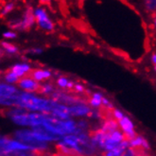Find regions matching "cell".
Segmentation results:
<instances>
[{
    "instance_id": "cell-30",
    "label": "cell",
    "mask_w": 156,
    "mask_h": 156,
    "mask_svg": "<svg viewBox=\"0 0 156 156\" xmlns=\"http://www.w3.org/2000/svg\"><path fill=\"white\" fill-rule=\"evenodd\" d=\"M153 26H154V27L156 29V14H155L154 17H153Z\"/></svg>"
},
{
    "instance_id": "cell-6",
    "label": "cell",
    "mask_w": 156,
    "mask_h": 156,
    "mask_svg": "<svg viewBox=\"0 0 156 156\" xmlns=\"http://www.w3.org/2000/svg\"><path fill=\"white\" fill-rule=\"evenodd\" d=\"M19 94H20V91L11 84L6 83V82L5 83L2 82V83L0 84V98H6L10 96L19 95Z\"/></svg>"
},
{
    "instance_id": "cell-5",
    "label": "cell",
    "mask_w": 156,
    "mask_h": 156,
    "mask_svg": "<svg viewBox=\"0 0 156 156\" xmlns=\"http://www.w3.org/2000/svg\"><path fill=\"white\" fill-rule=\"evenodd\" d=\"M91 113V110L88 106H86L84 103H80L73 105L69 107V115L74 116H84L89 115Z\"/></svg>"
},
{
    "instance_id": "cell-2",
    "label": "cell",
    "mask_w": 156,
    "mask_h": 156,
    "mask_svg": "<svg viewBox=\"0 0 156 156\" xmlns=\"http://www.w3.org/2000/svg\"><path fill=\"white\" fill-rule=\"evenodd\" d=\"M34 16L36 19V24L44 31L50 32L54 30V23L48 17V14L43 7H38L34 9Z\"/></svg>"
},
{
    "instance_id": "cell-29",
    "label": "cell",
    "mask_w": 156,
    "mask_h": 156,
    "mask_svg": "<svg viewBox=\"0 0 156 156\" xmlns=\"http://www.w3.org/2000/svg\"><path fill=\"white\" fill-rule=\"evenodd\" d=\"M40 3L41 4H49L50 1L49 0H40Z\"/></svg>"
},
{
    "instance_id": "cell-33",
    "label": "cell",
    "mask_w": 156,
    "mask_h": 156,
    "mask_svg": "<svg viewBox=\"0 0 156 156\" xmlns=\"http://www.w3.org/2000/svg\"><path fill=\"white\" fill-rule=\"evenodd\" d=\"M144 156H150V155H144Z\"/></svg>"
},
{
    "instance_id": "cell-26",
    "label": "cell",
    "mask_w": 156,
    "mask_h": 156,
    "mask_svg": "<svg viewBox=\"0 0 156 156\" xmlns=\"http://www.w3.org/2000/svg\"><path fill=\"white\" fill-rule=\"evenodd\" d=\"M142 148H143L144 150H147V151H149V150L151 149V146H150L149 142L147 141L146 139H144V142H143V145H142Z\"/></svg>"
},
{
    "instance_id": "cell-3",
    "label": "cell",
    "mask_w": 156,
    "mask_h": 156,
    "mask_svg": "<svg viewBox=\"0 0 156 156\" xmlns=\"http://www.w3.org/2000/svg\"><path fill=\"white\" fill-rule=\"evenodd\" d=\"M17 86L20 89L29 92V93H33V92H39L41 85H39L38 81H36L30 77H24L21 78L20 80L17 82Z\"/></svg>"
},
{
    "instance_id": "cell-23",
    "label": "cell",
    "mask_w": 156,
    "mask_h": 156,
    "mask_svg": "<svg viewBox=\"0 0 156 156\" xmlns=\"http://www.w3.org/2000/svg\"><path fill=\"white\" fill-rule=\"evenodd\" d=\"M27 53H31V54H41L43 52V49L42 48H30L29 50H27Z\"/></svg>"
},
{
    "instance_id": "cell-14",
    "label": "cell",
    "mask_w": 156,
    "mask_h": 156,
    "mask_svg": "<svg viewBox=\"0 0 156 156\" xmlns=\"http://www.w3.org/2000/svg\"><path fill=\"white\" fill-rule=\"evenodd\" d=\"M50 114L52 116H54L57 119H60V120H68L69 116H70L69 114L63 112V111H61V110H58V109H53L50 112Z\"/></svg>"
},
{
    "instance_id": "cell-1",
    "label": "cell",
    "mask_w": 156,
    "mask_h": 156,
    "mask_svg": "<svg viewBox=\"0 0 156 156\" xmlns=\"http://www.w3.org/2000/svg\"><path fill=\"white\" fill-rule=\"evenodd\" d=\"M14 137L16 140L20 141L26 145L30 146L34 151H39V150H44L47 148V144L44 142H40L36 140L31 133V130H20L17 131L14 133Z\"/></svg>"
},
{
    "instance_id": "cell-22",
    "label": "cell",
    "mask_w": 156,
    "mask_h": 156,
    "mask_svg": "<svg viewBox=\"0 0 156 156\" xmlns=\"http://www.w3.org/2000/svg\"><path fill=\"white\" fill-rule=\"evenodd\" d=\"M89 103L92 107H94V108H98L102 105V101L101 100H98V99H95L92 98L90 100H89Z\"/></svg>"
},
{
    "instance_id": "cell-7",
    "label": "cell",
    "mask_w": 156,
    "mask_h": 156,
    "mask_svg": "<svg viewBox=\"0 0 156 156\" xmlns=\"http://www.w3.org/2000/svg\"><path fill=\"white\" fill-rule=\"evenodd\" d=\"M29 77L32 78L36 81H41L44 80L49 79L51 77V72L49 70H44V69H34L30 71Z\"/></svg>"
},
{
    "instance_id": "cell-19",
    "label": "cell",
    "mask_w": 156,
    "mask_h": 156,
    "mask_svg": "<svg viewBox=\"0 0 156 156\" xmlns=\"http://www.w3.org/2000/svg\"><path fill=\"white\" fill-rule=\"evenodd\" d=\"M113 116L115 117V119L116 121H119V120H121V119L125 116L123 115V113L120 111V110H118V109H114L113 110Z\"/></svg>"
},
{
    "instance_id": "cell-13",
    "label": "cell",
    "mask_w": 156,
    "mask_h": 156,
    "mask_svg": "<svg viewBox=\"0 0 156 156\" xmlns=\"http://www.w3.org/2000/svg\"><path fill=\"white\" fill-rule=\"evenodd\" d=\"M143 6L147 12H156V0H143Z\"/></svg>"
},
{
    "instance_id": "cell-15",
    "label": "cell",
    "mask_w": 156,
    "mask_h": 156,
    "mask_svg": "<svg viewBox=\"0 0 156 156\" xmlns=\"http://www.w3.org/2000/svg\"><path fill=\"white\" fill-rule=\"evenodd\" d=\"M144 139L145 138L143 136L137 135L136 137H134L133 139L130 140V148H133V149H140V148H142Z\"/></svg>"
},
{
    "instance_id": "cell-9",
    "label": "cell",
    "mask_w": 156,
    "mask_h": 156,
    "mask_svg": "<svg viewBox=\"0 0 156 156\" xmlns=\"http://www.w3.org/2000/svg\"><path fill=\"white\" fill-rule=\"evenodd\" d=\"M118 125H119L118 121L114 120V119H108V120L103 124L102 128L100 130L103 131L106 133H112L114 131H116L117 128L119 127Z\"/></svg>"
},
{
    "instance_id": "cell-32",
    "label": "cell",
    "mask_w": 156,
    "mask_h": 156,
    "mask_svg": "<svg viewBox=\"0 0 156 156\" xmlns=\"http://www.w3.org/2000/svg\"><path fill=\"white\" fill-rule=\"evenodd\" d=\"M57 156H63V155H57Z\"/></svg>"
},
{
    "instance_id": "cell-4",
    "label": "cell",
    "mask_w": 156,
    "mask_h": 156,
    "mask_svg": "<svg viewBox=\"0 0 156 156\" xmlns=\"http://www.w3.org/2000/svg\"><path fill=\"white\" fill-rule=\"evenodd\" d=\"M34 9L31 7H27L21 18V30H29L35 25L36 19L34 16Z\"/></svg>"
},
{
    "instance_id": "cell-10",
    "label": "cell",
    "mask_w": 156,
    "mask_h": 156,
    "mask_svg": "<svg viewBox=\"0 0 156 156\" xmlns=\"http://www.w3.org/2000/svg\"><path fill=\"white\" fill-rule=\"evenodd\" d=\"M118 124H119V127L121 128V130L123 131V133L133 130V128H134L133 123L132 122V120L128 116H124L121 120L118 121Z\"/></svg>"
},
{
    "instance_id": "cell-18",
    "label": "cell",
    "mask_w": 156,
    "mask_h": 156,
    "mask_svg": "<svg viewBox=\"0 0 156 156\" xmlns=\"http://www.w3.org/2000/svg\"><path fill=\"white\" fill-rule=\"evenodd\" d=\"M52 92H53V86L51 84H44L41 85L38 93L44 95H50V93H52Z\"/></svg>"
},
{
    "instance_id": "cell-16",
    "label": "cell",
    "mask_w": 156,
    "mask_h": 156,
    "mask_svg": "<svg viewBox=\"0 0 156 156\" xmlns=\"http://www.w3.org/2000/svg\"><path fill=\"white\" fill-rule=\"evenodd\" d=\"M14 7H15V3L12 2V1L6 3L3 6L2 10H1V17H4L5 15H7V14H9L10 12H12L14 10Z\"/></svg>"
},
{
    "instance_id": "cell-28",
    "label": "cell",
    "mask_w": 156,
    "mask_h": 156,
    "mask_svg": "<svg viewBox=\"0 0 156 156\" xmlns=\"http://www.w3.org/2000/svg\"><path fill=\"white\" fill-rule=\"evenodd\" d=\"M73 87H75V85L73 84V82H72V81H69V82H68V85H67V88H68V89H72Z\"/></svg>"
},
{
    "instance_id": "cell-20",
    "label": "cell",
    "mask_w": 156,
    "mask_h": 156,
    "mask_svg": "<svg viewBox=\"0 0 156 156\" xmlns=\"http://www.w3.org/2000/svg\"><path fill=\"white\" fill-rule=\"evenodd\" d=\"M69 80L66 78H59L57 80V84L62 88H67Z\"/></svg>"
},
{
    "instance_id": "cell-8",
    "label": "cell",
    "mask_w": 156,
    "mask_h": 156,
    "mask_svg": "<svg viewBox=\"0 0 156 156\" xmlns=\"http://www.w3.org/2000/svg\"><path fill=\"white\" fill-rule=\"evenodd\" d=\"M10 69L12 72H14L20 79L24 78L27 74H30V71H31L30 66L27 65V63H17V65L13 66Z\"/></svg>"
},
{
    "instance_id": "cell-24",
    "label": "cell",
    "mask_w": 156,
    "mask_h": 156,
    "mask_svg": "<svg viewBox=\"0 0 156 156\" xmlns=\"http://www.w3.org/2000/svg\"><path fill=\"white\" fill-rule=\"evenodd\" d=\"M74 89H75L77 92H79V93H82V92H84V91H85L84 87L82 86L81 84H75Z\"/></svg>"
},
{
    "instance_id": "cell-31",
    "label": "cell",
    "mask_w": 156,
    "mask_h": 156,
    "mask_svg": "<svg viewBox=\"0 0 156 156\" xmlns=\"http://www.w3.org/2000/svg\"><path fill=\"white\" fill-rule=\"evenodd\" d=\"M154 70L156 71V66H155V67H154Z\"/></svg>"
},
{
    "instance_id": "cell-27",
    "label": "cell",
    "mask_w": 156,
    "mask_h": 156,
    "mask_svg": "<svg viewBox=\"0 0 156 156\" xmlns=\"http://www.w3.org/2000/svg\"><path fill=\"white\" fill-rule=\"evenodd\" d=\"M151 62L154 66H156V53L152 54V56H151Z\"/></svg>"
},
{
    "instance_id": "cell-34",
    "label": "cell",
    "mask_w": 156,
    "mask_h": 156,
    "mask_svg": "<svg viewBox=\"0 0 156 156\" xmlns=\"http://www.w3.org/2000/svg\"><path fill=\"white\" fill-rule=\"evenodd\" d=\"M49 1H51V0H49Z\"/></svg>"
},
{
    "instance_id": "cell-25",
    "label": "cell",
    "mask_w": 156,
    "mask_h": 156,
    "mask_svg": "<svg viewBox=\"0 0 156 156\" xmlns=\"http://www.w3.org/2000/svg\"><path fill=\"white\" fill-rule=\"evenodd\" d=\"M77 126L80 128V129L83 130V129H85V128L87 127V123H86L85 121H83V120H81V121H80V122L77 124Z\"/></svg>"
},
{
    "instance_id": "cell-17",
    "label": "cell",
    "mask_w": 156,
    "mask_h": 156,
    "mask_svg": "<svg viewBox=\"0 0 156 156\" xmlns=\"http://www.w3.org/2000/svg\"><path fill=\"white\" fill-rule=\"evenodd\" d=\"M8 26L12 30H21V18H14V19L10 20Z\"/></svg>"
},
{
    "instance_id": "cell-21",
    "label": "cell",
    "mask_w": 156,
    "mask_h": 156,
    "mask_svg": "<svg viewBox=\"0 0 156 156\" xmlns=\"http://www.w3.org/2000/svg\"><path fill=\"white\" fill-rule=\"evenodd\" d=\"M3 37L5 39H15L17 37V34L12 30H7L3 32Z\"/></svg>"
},
{
    "instance_id": "cell-12",
    "label": "cell",
    "mask_w": 156,
    "mask_h": 156,
    "mask_svg": "<svg viewBox=\"0 0 156 156\" xmlns=\"http://www.w3.org/2000/svg\"><path fill=\"white\" fill-rule=\"evenodd\" d=\"M4 79H5V81L6 83H9V84H12V83H16L19 81V77H18L14 72H12L11 69H9L4 75Z\"/></svg>"
},
{
    "instance_id": "cell-11",
    "label": "cell",
    "mask_w": 156,
    "mask_h": 156,
    "mask_svg": "<svg viewBox=\"0 0 156 156\" xmlns=\"http://www.w3.org/2000/svg\"><path fill=\"white\" fill-rule=\"evenodd\" d=\"M1 48H2V51H5L7 54L14 55V54L18 53V48L15 47V45L11 43H9V42H6V41L1 42Z\"/></svg>"
}]
</instances>
